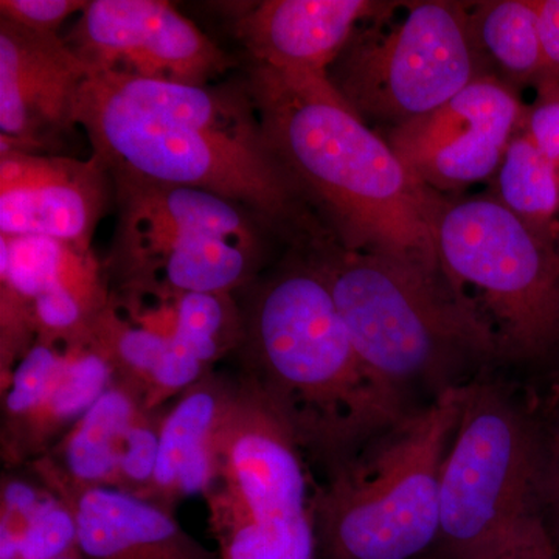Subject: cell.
I'll return each instance as SVG.
<instances>
[{
    "label": "cell",
    "mask_w": 559,
    "mask_h": 559,
    "mask_svg": "<svg viewBox=\"0 0 559 559\" xmlns=\"http://www.w3.org/2000/svg\"><path fill=\"white\" fill-rule=\"evenodd\" d=\"M75 121L109 173L218 194L289 230L293 240L316 224L272 153L248 84L190 86L91 72Z\"/></svg>",
    "instance_id": "1"
},
{
    "label": "cell",
    "mask_w": 559,
    "mask_h": 559,
    "mask_svg": "<svg viewBox=\"0 0 559 559\" xmlns=\"http://www.w3.org/2000/svg\"><path fill=\"white\" fill-rule=\"evenodd\" d=\"M248 87L280 167L344 248L441 270L437 229L447 202L347 108L329 76L255 66Z\"/></svg>",
    "instance_id": "2"
},
{
    "label": "cell",
    "mask_w": 559,
    "mask_h": 559,
    "mask_svg": "<svg viewBox=\"0 0 559 559\" xmlns=\"http://www.w3.org/2000/svg\"><path fill=\"white\" fill-rule=\"evenodd\" d=\"M294 242L325 278L360 359L407 399L417 388L436 399L506 360L443 271L349 250L323 226Z\"/></svg>",
    "instance_id": "3"
},
{
    "label": "cell",
    "mask_w": 559,
    "mask_h": 559,
    "mask_svg": "<svg viewBox=\"0 0 559 559\" xmlns=\"http://www.w3.org/2000/svg\"><path fill=\"white\" fill-rule=\"evenodd\" d=\"M300 255L261 289L252 337L289 428L348 462L417 407L360 359L325 278Z\"/></svg>",
    "instance_id": "4"
},
{
    "label": "cell",
    "mask_w": 559,
    "mask_h": 559,
    "mask_svg": "<svg viewBox=\"0 0 559 559\" xmlns=\"http://www.w3.org/2000/svg\"><path fill=\"white\" fill-rule=\"evenodd\" d=\"M469 385L444 390L342 465L314 521L316 559L430 557L441 468Z\"/></svg>",
    "instance_id": "5"
},
{
    "label": "cell",
    "mask_w": 559,
    "mask_h": 559,
    "mask_svg": "<svg viewBox=\"0 0 559 559\" xmlns=\"http://www.w3.org/2000/svg\"><path fill=\"white\" fill-rule=\"evenodd\" d=\"M543 419L506 384L476 380L440 479L433 559H488L544 522Z\"/></svg>",
    "instance_id": "6"
},
{
    "label": "cell",
    "mask_w": 559,
    "mask_h": 559,
    "mask_svg": "<svg viewBox=\"0 0 559 559\" xmlns=\"http://www.w3.org/2000/svg\"><path fill=\"white\" fill-rule=\"evenodd\" d=\"M441 271L498 337L503 359L536 362L559 348V245L502 202L448 205L437 229Z\"/></svg>",
    "instance_id": "7"
},
{
    "label": "cell",
    "mask_w": 559,
    "mask_h": 559,
    "mask_svg": "<svg viewBox=\"0 0 559 559\" xmlns=\"http://www.w3.org/2000/svg\"><path fill=\"white\" fill-rule=\"evenodd\" d=\"M396 2L362 22L329 69L341 100L364 123L396 130L428 116L484 75L468 3Z\"/></svg>",
    "instance_id": "8"
},
{
    "label": "cell",
    "mask_w": 559,
    "mask_h": 559,
    "mask_svg": "<svg viewBox=\"0 0 559 559\" xmlns=\"http://www.w3.org/2000/svg\"><path fill=\"white\" fill-rule=\"evenodd\" d=\"M117 204L112 255L140 282L173 293L223 294L259 260L267 227L237 202L191 187L110 173Z\"/></svg>",
    "instance_id": "9"
},
{
    "label": "cell",
    "mask_w": 559,
    "mask_h": 559,
    "mask_svg": "<svg viewBox=\"0 0 559 559\" xmlns=\"http://www.w3.org/2000/svg\"><path fill=\"white\" fill-rule=\"evenodd\" d=\"M64 40L94 73L207 86L234 66L193 21L162 0H92Z\"/></svg>",
    "instance_id": "10"
},
{
    "label": "cell",
    "mask_w": 559,
    "mask_h": 559,
    "mask_svg": "<svg viewBox=\"0 0 559 559\" xmlns=\"http://www.w3.org/2000/svg\"><path fill=\"white\" fill-rule=\"evenodd\" d=\"M524 114L514 87L484 73L439 109L389 131L385 139L407 170L440 194L498 171Z\"/></svg>",
    "instance_id": "11"
},
{
    "label": "cell",
    "mask_w": 559,
    "mask_h": 559,
    "mask_svg": "<svg viewBox=\"0 0 559 559\" xmlns=\"http://www.w3.org/2000/svg\"><path fill=\"white\" fill-rule=\"evenodd\" d=\"M114 194L106 165L0 145V235L47 237L91 250Z\"/></svg>",
    "instance_id": "12"
},
{
    "label": "cell",
    "mask_w": 559,
    "mask_h": 559,
    "mask_svg": "<svg viewBox=\"0 0 559 559\" xmlns=\"http://www.w3.org/2000/svg\"><path fill=\"white\" fill-rule=\"evenodd\" d=\"M91 70L64 38L0 17V142L38 153L76 127Z\"/></svg>",
    "instance_id": "13"
},
{
    "label": "cell",
    "mask_w": 559,
    "mask_h": 559,
    "mask_svg": "<svg viewBox=\"0 0 559 559\" xmlns=\"http://www.w3.org/2000/svg\"><path fill=\"white\" fill-rule=\"evenodd\" d=\"M396 2L374 0H264L235 16V35L255 66L299 76L329 69L362 22Z\"/></svg>",
    "instance_id": "14"
},
{
    "label": "cell",
    "mask_w": 559,
    "mask_h": 559,
    "mask_svg": "<svg viewBox=\"0 0 559 559\" xmlns=\"http://www.w3.org/2000/svg\"><path fill=\"white\" fill-rule=\"evenodd\" d=\"M286 426L288 423H266L231 444V474L246 507L238 521L312 520L307 477Z\"/></svg>",
    "instance_id": "15"
},
{
    "label": "cell",
    "mask_w": 559,
    "mask_h": 559,
    "mask_svg": "<svg viewBox=\"0 0 559 559\" xmlns=\"http://www.w3.org/2000/svg\"><path fill=\"white\" fill-rule=\"evenodd\" d=\"M75 521L76 543L92 559H189L175 546V522L123 492L91 489Z\"/></svg>",
    "instance_id": "16"
},
{
    "label": "cell",
    "mask_w": 559,
    "mask_h": 559,
    "mask_svg": "<svg viewBox=\"0 0 559 559\" xmlns=\"http://www.w3.org/2000/svg\"><path fill=\"white\" fill-rule=\"evenodd\" d=\"M469 32L485 68L514 84L543 76L538 17L532 0H488L468 3Z\"/></svg>",
    "instance_id": "17"
},
{
    "label": "cell",
    "mask_w": 559,
    "mask_h": 559,
    "mask_svg": "<svg viewBox=\"0 0 559 559\" xmlns=\"http://www.w3.org/2000/svg\"><path fill=\"white\" fill-rule=\"evenodd\" d=\"M0 277L17 299L33 300L57 286H68L90 301L97 297V264L91 250L55 238L0 235Z\"/></svg>",
    "instance_id": "18"
},
{
    "label": "cell",
    "mask_w": 559,
    "mask_h": 559,
    "mask_svg": "<svg viewBox=\"0 0 559 559\" xmlns=\"http://www.w3.org/2000/svg\"><path fill=\"white\" fill-rule=\"evenodd\" d=\"M498 171V201L559 245V170L521 128L507 146Z\"/></svg>",
    "instance_id": "19"
},
{
    "label": "cell",
    "mask_w": 559,
    "mask_h": 559,
    "mask_svg": "<svg viewBox=\"0 0 559 559\" xmlns=\"http://www.w3.org/2000/svg\"><path fill=\"white\" fill-rule=\"evenodd\" d=\"M130 400L117 390H108L81 418L68 447V465L79 479L100 480L120 466L123 443L131 429Z\"/></svg>",
    "instance_id": "20"
},
{
    "label": "cell",
    "mask_w": 559,
    "mask_h": 559,
    "mask_svg": "<svg viewBox=\"0 0 559 559\" xmlns=\"http://www.w3.org/2000/svg\"><path fill=\"white\" fill-rule=\"evenodd\" d=\"M215 411L213 396L200 392L180 401L171 412L159 436V459L154 473L157 484H176L183 460L204 447Z\"/></svg>",
    "instance_id": "21"
},
{
    "label": "cell",
    "mask_w": 559,
    "mask_h": 559,
    "mask_svg": "<svg viewBox=\"0 0 559 559\" xmlns=\"http://www.w3.org/2000/svg\"><path fill=\"white\" fill-rule=\"evenodd\" d=\"M224 323L226 307L221 294H179L173 337L186 345L201 362H207L218 353Z\"/></svg>",
    "instance_id": "22"
},
{
    "label": "cell",
    "mask_w": 559,
    "mask_h": 559,
    "mask_svg": "<svg viewBox=\"0 0 559 559\" xmlns=\"http://www.w3.org/2000/svg\"><path fill=\"white\" fill-rule=\"evenodd\" d=\"M109 367L97 353H87L70 362H62L51 390V411L61 418H72L87 411L108 392Z\"/></svg>",
    "instance_id": "23"
},
{
    "label": "cell",
    "mask_w": 559,
    "mask_h": 559,
    "mask_svg": "<svg viewBox=\"0 0 559 559\" xmlns=\"http://www.w3.org/2000/svg\"><path fill=\"white\" fill-rule=\"evenodd\" d=\"M76 543V521L51 502H40L21 536L20 559H61Z\"/></svg>",
    "instance_id": "24"
},
{
    "label": "cell",
    "mask_w": 559,
    "mask_h": 559,
    "mask_svg": "<svg viewBox=\"0 0 559 559\" xmlns=\"http://www.w3.org/2000/svg\"><path fill=\"white\" fill-rule=\"evenodd\" d=\"M62 362L64 360L47 345H36L32 348L14 373L13 385L7 396L9 409L21 414L38 406L40 401L49 399Z\"/></svg>",
    "instance_id": "25"
},
{
    "label": "cell",
    "mask_w": 559,
    "mask_h": 559,
    "mask_svg": "<svg viewBox=\"0 0 559 559\" xmlns=\"http://www.w3.org/2000/svg\"><path fill=\"white\" fill-rule=\"evenodd\" d=\"M521 130L559 170V79L536 81V98L525 108Z\"/></svg>",
    "instance_id": "26"
},
{
    "label": "cell",
    "mask_w": 559,
    "mask_h": 559,
    "mask_svg": "<svg viewBox=\"0 0 559 559\" xmlns=\"http://www.w3.org/2000/svg\"><path fill=\"white\" fill-rule=\"evenodd\" d=\"M86 0H2L0 17L39 33L58 35L70 16L83 13Z\"/></svg>",
    "instance_id": "27"
},
{
    "label": "cell",
    "mask_w": 559,
    "mask_h": 559,
    "mask_svg": "<svg viewBox=\"0 0 559 559\" xmlns=\"http://www.w3.org/2000/svg\"><path fill=\"white\" fill-rule=\"evenodd\" d=\"M543 518L559 546V407L543 414Z\"/></svg>",
    "instance_id": "28"
},
{
    "label": "cell",
    "mask_w": 559,
    "mask_h": 559,
    "mask_svg": "<svg viewBox=\"0 0 559 559\" xmlns=\"http://www.w3.org/2000/svg\"><path fill=\"white\" fill-rule=\"evenodd\" d=\"M33 318L47 331H70L83 322L90 300L68 286H57L31 300Z\"/></svg>",
    "instance_id": "29"
},
{
    "label": "cell",
    "mask_w": 559,
    "mask_h": 559,
    "mask_svg": "<svg viewBox=\"0 0 559 559\" xmlns=\"http://www.w3.org/2000/svg\"><path fill=\"white\" fill-rule=\"evenodd\" d=\"M170 336L145 326H127L117 337V352L132 369L153 374L167 353Z\"/></svg>",
    "instance_id": "30"
},
{
    "label": "cell",
    "mask_w": 559,
    "mask_h": 559,
    "mask_svg": "<svg viewBox=\"0 0 559 559\" xmlns=\"http://www.w3.org/2000/svg\"><path fill=\"white\" fill-rule=\"evenodd\" d=\"M159 437L146 428H131L123 440L120 468L132 480L145 481L156 473Z\"/></svg>",
    "instance_id": "31"
},
{
    "label": "cell",
    "mask_w": 559,
    "mask_h": 559,
    "mask_svg": "<svg viewBox=\"0 0 559 559\" xmlns=\"http://www.w3.org/2000/svg\"><path fill=\"white\" fill-rule=\"evenodd\" d=\"M201 366V360L186 345L171 336L167 353L153 371V378L164 388L180 389L197 380Z\"/></svg>",
    "instance_id": "32"
},
{
    "label": "cell",
    "mask_w": 559,
    "mask_h": 559,
    "mask_svg": "<svg viewBox=\"0 0 559 559\" xmlns=\"http://www.w3.org/2000/svg\"><path fill=\"white\" fill-rule=\"evenodd\" d=\"M532 2L538 17L540 53H543L540 79H559V0H532Z\"/></svg>",
    "instance_id": "33"
},
{
    "label": "cell",
    "mask_w": 559,
    "mask_h": 559,
    "mask_svg": "<svg viewBox=\"0 0 559 559\" xmlns=\"http://www.w3.org/2000/svg\"><path fill=\"white\" fill-rule=\"evenodd\" d=\"M488 559H559V546L546 522H539Z\"/></svg>",
    "instance_id": "34"
},
{
    "label": "cell",
    "mask_w": 559,
    "mask_h": 559,
    "mask_svg": "<svg viewBox=\"0 0 559 559\" xmlns=\"http://www.w3.org/2000/svg\"><path fill=\"white\" fill-rule=\"evenodd\" d=\"M209 452L204 444V447L198 448L193 454H190L189 457L183 460L179 468L176 484H178V487L182 489L183 492H187V495H194V492H200L201 489L205 487L209 480Z\"/></svg>",
    "instance_id": "35"
},
{
    "label": "cell",
    "mask_w": 559,
    "mask_h": 559,
    "mask_svg": "<svg viewBox=\"0 0 559 559\" xmlns=\"http://www.w3.org/2000/svg\"><path fill=\"white\" fill-rule=\"evenodd\" d=\"M5 503L11 511L22 514L28 521L33 511L38 507V499H36V492L28 485L14 481L5 489Z\"/></svg>",
    "instance_id": "36"
},
{
    "label": "cell",
    "mask_w": 559,
    "mask_h": 559,
    "mask_svg": "<svg viewBox=\"0 0 559 559\" xmlns=\"http://www.w3.org/2000/svg\"><path fill=\"white\" fill-rule=\"evenodd\" d=\"M559 407V362L549 374V384H547L546 396H544L540 411L543 414L557 409Z\"/></svg>",
    "instance_id": "37"
},
{
    "label": "cell",
    "mask_w": 559,
    "mask_h": 559,
    "mask_svg": "<svg viewBox=\"0 0 559 559\" xmlns=\"http://www.w3.org/2000/svg\"><path fill=\"white\" fill-rule=\"evenodd\" d=\"M425 559H433L432 557H428V558H425Z\"/></svg>",
    "instance_id": "38"
},
{
    "label": "cell",
    "mask_w": 559,
    "mask_h": 559,
    "mask_svg": "<svg viewBox=\"0 0 559 559\" xmlns=\"http://www.w3.org/2000/svg\"><path fill=\"white\" fill-rule=\"evenodd\" d=\"M558 241H559V230H558Z\"/></svg>",
    "instance_id": "39"
}]
</instances>
